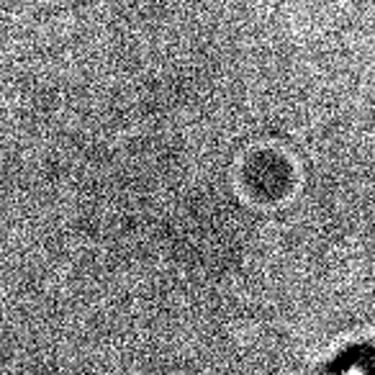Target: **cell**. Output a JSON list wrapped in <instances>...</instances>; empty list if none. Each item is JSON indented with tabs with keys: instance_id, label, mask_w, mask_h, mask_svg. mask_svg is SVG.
<instances>
[{
	"instance_id": "obj_1",
	"label": "cell",
	"mask_w": 375,
	"mask_h": 375,
	"mask_svg": "<svg viewBox=\"0 0 375 375\" xmlns=\"http://www.w3.org/2000/svg\"><path fill=\"white\" fill-rule=\"evenodd\" d=\"M342 375H375V360H370V357H357V360L342 365Z\"/></svg>"
}]
</instances>
